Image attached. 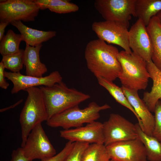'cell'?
<instances>
[{
	"mask_svg": "<svg viewBox=\"0 0 161 161\" xmlns=\"http://www.w3.org/2000/svg\"><path fill=\"white\" fill-rule=\"evenodd\" d=\"M109 161H119V160H114L113 159H111Z\"/></svg>",
	"mask_w": 161,
	"mask_h": 161,
	"instance_id": "obj_35",
	"label": "cell"
},
{
	"mask_svg": "<svg viewBox=\"0 0 161 161\" xmlns=\"http://www.w3.org/2000/svg\"><path fill=\"white\" fill-rule=\"evenodd\" d=\"M22 41L23 40L21 34H16L12 30H8L0 41V54L3 56L18 52Z\"/></svg>",
	"mask_w": 161,
	"mask_h": 161,
	"instance_id": "obj_24",
	"label": "cell"
},
{
	"mask_svg": "<svg viewBox=\"0 0 161 161\" xmlns=\"http://www.w3.org/2000/svg\"><path fill=\"white\" fill-rule=\"evenodd\" d=\"M155 123L153 133V137L161 142V100L157 103L154 111Z\"/></svg>",
	"mask_w": 161,
	"mask_h": 161,
	"instance_id": "obj_28",
	"label": "cell"
},
{
	"mask_svg": "<svg viewBox=\"0 0 161 161\" xmlns=\"http://www.w3.org/2000/svg\"><path fill=\"white\" fill-rule=\"evenodd\" d=\"M146 27L152 44L151 60L161 71V25L156 16L151 18Z\"/></svg>",
	"mask_w": 161,
	"mask_h": 161,
	"instance_id": "obj_19",
	"label": "cell"
},
{
	"mask_svg": "<svg viewBox=\"0 0 161 161\" xmlns=\"http://www.w3.org/2000/svg\"><path fill=\"white\" fill-rule=\"evenodd\" d=\"M106 146L111 159L120 161H147L145 146L138 137L115 142Z\"/></svg>",
	"mask_w": 161,
	"mask_h": 161,
	"instance_id": "obj_11",
	"label": "cell"
},
{
	"mask_svg": "<svg viewBox=\"0 0 161 161\" xmlns=\"http://www.w3.org/2000/svg\"><path fill=\"white\" fill-rule=\"evenodd\" d=\"M138 138L143 143L149 161H161V142L152 136L145 133L139 123L135 124Z\"/></svg>",
	"mask_w": 161,
	"mask_h": 161,
	"instance_id": "obj_21",
	"label": "cell"
},
{
	"mask_svg": "<svg viewBox=\"0 0 161 161\" xmlns=\"http://www.w3.org/2000/svg\"><path fill=\"white\" fill-rule=\"evenodd\" d=\"M75 142L68 141L63 149L54 156L41 161H64L72 150Z\"/></svg>",
	"mask_w": 161,
	"mask_h": 161,
	"instance_id": "obj_29",
	"label": "cell"
},
{
	"mask_svg": "<svg viewBox=\"0 0 161 161\" xmlns=\"http://www.w3.org/2000/svg\"><path fill=\"white\" fill-rule=\"evenodd\" d=\"M60 136L72 142L104 144V142L103 123L96 121L84 126L61 130Z\"/></svg>",
	"mask_w": 161,
	"mask_h": 161,
	"instance_id": "obj_12",
	"label": "cell"
},
{
	"mask_svg": "<svg viewBox=\"0 0 161 161\" xmlns=\"http://www.w3.org/2000/svg\"><path fill=\"white\" fill-rule=\"evenodd\" d=\"M110 108L107 104L99 106L95 102L83 109L77 105L52 116L47 121V124L50 127H61L64 129L80 127L96 121L100 117L101 111Z\"/></svg>",
	"mask_w": 161,
	"mask_h": 161,
	"instance_id": "obj_5",
	"label": "cell"
},
{
	"mask_svg": "<svg viewBox=\"0 0 161 161\" xmlns=\"http://www.w3.org/2000/svg\"><path fill=\"white\" fill-rule=\"evenodd\" d=\"M10 24L8 22L0 21V41L4 36L5 29L6 27Z\"/></svg>",
	"mask_w": 161,
	"mask_h": 161,
	"instance_id": "obj_32",
	"label": "cell"
},
{
	"mask_svg": "<svg viewBox=\"0 0 161 161\" xmlns=\"http://www.w3.org/2000/svg\"><path fill=\"white\" fill-rule=\"evenodd\" d=\"M40 10L48 9L52 12L59 14L75 12L79 9L75 4L66 0H34Z\"/></svg>",
	"mask_w": 161,
	"mask_h": 161,
	"instance_id": "obj_23",
	"label": "cell"
},
{
	"mask_svg": "<svg viewBox=\"0 0 161 161\" xmlns=\"http://www.w3.org/2000/svg\"><path fill=\"white\" fill-rule=\"evenodd\" d=\"M42 46L41 44L34 47L26 45L24 50V65L26 75L41 77L47 71L46 65L40 60L39 53Z\"/></svg>",
	"mask_w": 161,
	"mask_h": 161,
	"instance_id": "obj_17",
	"label": "cell"
},
{
	"mask_svg": "<svg viewBox=\"0 0 161 161\" xmlns=\"http://www.w3.org/2000/svg\"><path fill=\"white\" fill-rule=\"evenodd\" d=\"M28 94L19 117L23 147L28 136L37 125L48 120L42 92L40 88L32 87L25 89Z\"/></svg>",
	"mask_w": 161,
	"mask_h": 161,
	"instance_id": "obj_3",
	"label": "cell"
},
{
	"mask_svg": "<svg viewBox=\"0 0 161 161\" xmlns=\"http://www.w3.org/2000/svg\"><path fill=\"white\" fill-rule=\"evenodd\" d=\"M147 68L153 85L150 92H145L143 100L151 112H154L156 104L161 99V71L154 64L151 60L146 62Z\"/></svg>",
	"mask_w": 161,
	"mask_h": 161,
	"instance_id": "obj_16",
	"label": "cell"
},
{
	"mask_svg": "<svg viewBox=\"0 0 161 161\" xmlns=\"http://www.w3.org/2000/svg\"><path fill=\"white\" fill-rule=\"evenodd\" d=\"M103 128L106 146L138 137L135 125L118 114H110L108 120L103 123Z\"/></svg>",
	"mask_w": 161,
	"mask_h": 161,
	"instance_id": "obj_9",
	"label": "cell"
},
{
	"mask_svg": "<svg viewBox=\"0 0 161 161\" xmlns=\"http://www.w3.org/2000/svg\"><path fill=\"white\" fill-rule=\"evenodd\" d=\"M24 50L20 49L18 52L2 56L1 60L5 68L13 72H19L24 65Z\"/></svg>",
	"mask_w": 161,
	"mask_h": 161,
	"instance_id": "obj_26",
	"label": "cell"
},
{
	"mask_svg": "<svg viewBox=\"0 0 161 161\" xmlns=\"http://www.w3.org/2000/svg\"><path fill=\"white\" fill-rule=\"evenodd\" d=\"M158 18L159 22L161 25V10L156 15Z\"/></svg>",
	"mask_w": 161,
	"mask_h": 161,
	"instance_id": "obj_34",
	"label": "cell"
},
{
	"mask_svg": "<svg viewBox=\"0 0 161 161\" xmlns=\"http://www.w3.org/2000/svg\"><path fill=\"white\" fill-rule=\"evenodd\" d=\"M127 100L141 120L142 130L146 134L152 136L155 119L145 104L140 97L138 91L129 89L122 86L121 87Z\"/></svg>",
	"mask_w": 161,
	"mask_h": 161,
	"instance_id": "obj_15",
	"label": "cell"
},
{
	"mask_svg": "<svg viewBox=\"0 0 161 161\" xmlns=\"http://www.w3.org/2000/svg\"><path fill=\"white\" fill-rule=\"evenodd\" d=\"M11 25L16 27L21 35L26 45L36 47L42 44L55 36L56 32L54 31H47L33 29L24 25L21 21L12 22Z\"/></svg>",
	"mask_w": 161,
	"mask_h": 161,
	"instance_id": "obj_18",
	"label": "cell"
},
{
	"mask_svg": "<svg viewBox=\"0 0 161 161\" xmlns=\"http://www.w3.org/2000/svg\"><path fill=\"white\" fill-rule=\"evenodd\" d=\"M22 148L25 156L32 161L38 159L41 161L56 154V150L46 135L41 123L32 129Z\"/></svg>",
	"mask_w": 161,
	"mask_h": 161,
	"instance_id": "obj_8",
	"label": "cell"
},
{
	"mask_svg": "<svg viewBox=\"0 0 161 161\" xmlns=\"http://www.w3.org/2000/svg\"><path fill=\"white\" fill-rule=\"evenodd\" d=\"M117 48L99 39L89 42L84 52L87 67L96 78L113 81L118 78L121 66L118 59Z\"/></svg>",
	"mask_w": 161,
	"mask_h": 161,
	"instance_id": "obj_1",
	"label": "cell"
},
{
	"mask_svg": "<svg viewBox=\"0 0 161 161\" xmlns=\"http://www.w3.org/2000/svg\"><path fill=\"white\" fill-rule=\"evenodd\" d=\"M4 74L7 79L13 84L11 90L12 94H16L21 90L38 86H50L62 81V77L59 72L55 71L49 75L41 77L24 75L19 72L5 71Z\"/></svg>",
	"mask_w": 161,
	"mask_h": 161,
	"instance_id": "obj_13",
	"label": "cell"
},
{
	"mask_svg": "<svg viewBox=\"0 0 161 161\" xmlns=\"http://www.w3.org/2000/svg\"><path fill=\"white\" fill-rule=\"evenodd\" d=\"M89 144L86 143L75 142L72 150L64 161H81L83 152Z\"/></svg>",
	"mask_w": 161,
	"mask_h": 161,
	"instance_id": "obj_27",
	"label": "cell"
},
{
	"mask_svg": "<svg viewBox=\"0 0 161 161\" xmlns=\"http://www.w3.org/2000/svg\"><path fill=\"white\" fill-rule=\"evenodd\" d=\"M92 28L99 39L109 44L117 45L128 53L132 52L129 46V31L123 24L112 21H95Z\"/></svg>",
	"mask_w": 161,
	"mask_h": 161,
	"instance_id": "obj_10",
	"label": "cell"
},
{
	"mask_svg": "<svg viewBox=\"0 0 161 161\" xmlns=\"http://www.w3.org/2000/svg\"><path fill=\"white\" fill-rule=\"evenodd\" d=\"M39 88L43 93L48 120L90 97L88 94L69 88L62 81L51 86H41Z\"/></svg>",
	"mask_w": 161,
	"mask_h": 161,
	"instance_id": "obj_2",
	"label": "cell"
},
{
	"mask_svg": "<svg viewBox=\"0 0 161 161\" xmlns=\"http://www.w3.org/2000/svg\"><path fill=\"white\" fill-rule=\"evenodd\" d=\"M23 101V99H21L18 100L17 102H16V103H15L14 104H13L11 106L2 109H0V112H2L7 110L14 108L16 106H17L21 104L22 102Z\"/></svg>",
	"mask_w": 161,
	"mask_h": 161,
	"instance_id": "obj_33",
	"label": "cell"
},
{
	"mask_svg": "<svg viewBox=\"0 0 161 161\" xmlns=\"http://www.w3.org/2000/svg\"><path fill=\"white\" fill-rule=\"evenodd\" d=\"M118 59L121 66L118 78L122 86L138 91L147 88L150 76L147 68L146 62L133 52H119Z\"/></svg>",
	"mask_w": 161,
	"mask_h": 161,
	"instance_id": "obj_4",
	"label": "cell"
},
{
	"mask_svg": "<svg viewBox=\"0 0 161 161\" xmlns=\"http://www.w3.org/2000/svg\"><path fill=\"white\" fill-rule=\"evenodd\" d=\"M97 78L100 85L107 90L117 102L126 107L132 112L137 119L138 123L142 129V121L126 97L121 87L117 85L113 81L104 78L98 77Z\"/></svg>",
	"mask_w": 161,
	"mask_h": 161,
	"instance_id": "obj_22",
	"label": "cell"
},
{
	"mask_svg": "<svg viewBox=\"0 0 161 161\" xmlns=\"http://www.w3.org/2000/svg\"><path fill=\"white\" fill-rule=\"evenodd\" d=\"M161 10V0H135L134 17L141 20L146 27L151 18Z\"/></svg>",
	"mask_w": 161,
	"mask_h": 161,
	"instance_id": "obj_20",
	"label": "cell"
},
{
	"mask_svg": "<svg viewBox=\"0 0 161 161\" xmlns=\"http://www.w3.org/2000/svg\"><path fill=\"white\" fill-rule=\"evenodd\" d=\"M10 161H32L28 159L24 155L21 147L14 150L11 154Z\"/></svg>",
	"mask_w": 161,
	"mask_h": 161,
	"instance_id": "obj_30",
	"label": "cell"
},
{
	"mask_svg": "<svg viewBox=\"0 0 161 161\" xmlns=\"http://www.w3.org/2000/svg\"><path fill=\"white\" fill-rule=\"evenodd\" d=\"M111 159L104 144H89L83 154L81 161H109Z\"/></svg>",
	"mask_w": 161,
	"mask_h": 161,
	"instance_id": "obj_25",
	"label": "cell"
},
{
	"mask_svg": "<svg viewBox=\"0 0 161 161\" xmlns=\"http://www.w3.org/2000/svg\"><path fill=\"white\" fill-rule=\"evenodd\" d=\"M40 10L34 0H0V21H34Z\"/></svg>",
	"mask_w": 161,
	"mask_h": 161,
	"instance_id": "obj_6",
	"label": "cell"
},
{
	"mask_svg": "<svg viewBox=\"0 0 161 161\" xmlns=\"http://www.w3.org/2000/svg\"><path fill=\"white\" fill-rule=\"evenodd\" d=\"M5 68L1 61L0 62V87L4 89H6L9 86L5 78L4 69Z\"/></svg>",
	"mask_w": 161,
	"mask_h": 161,
	"instance_id": "obj_31",
	"label": "cell"
},
{
	"mask_svg": "<svg viewBox=\"0 0 161 161\" xmlns=\"http://www.w3.org/2000/svg\"><path fill=\"white\" fill-rule=\"evenodd\" d=\"M129 47L133 52L146 62L151 60L152 53L151 41L146 26L139 19L129 30Z\"/></svg>",
	"mask_w": 161,
	"mask_h": 161,
	"instance_id": "obj_14",
	"label": "cell"
},
{
	"mask_svg": "<svg viewBox=\"0 0 161 161\" xmlns=\"http://www.w3.org/2000/svg\"><path fill=\"white\" fill-rule=\"evenodd\" d=\"M135 0H96L94 6L105 21L120 22L128 28L131 16L134 17Z\"/></svg>",
	"mask_w": 161,
	"mask_h": 161,
	"instance_id": "obj_7",
	"label": "cell"
}]
</instances>
